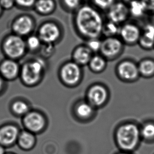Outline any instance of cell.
Here are the masks:
<instances>
[{
  "mask_svg": "<svg viewBox=\"0 0 154 154\" xmlns=\"http://www.w3.org/2000/svg\"><path fill=\"white\" fill-rule=\"evenodd\" d=\"M74 24L77 32L87 40L100 38L102 35L104 20L100 11L93 5L84 4L77 9Z\"/></svg>",
  "mask_w": 154,
  "mask_h": 154,
  "instance_id": "cell-1",
  "label": "cell"
},
{
  "mask_svg": "<svg viewBox=\"0 0 154 154\" xmlns=\"http://www.w3.org/2000/svg\"><path fill=\"white\" fill-rule=\"evenodd\" d=\"M115 138L121 150L131 152L138 148L142 140L140 126L133 122L124 123L117 128Z\"/></svg>",
  "mask_w": 154,
  "mask_h": 154,
  "instance_id": "cell-2",
  "label": "cell"
},
{
  "mask_svg": "<svg viewBox=\"0 0 154 154\" xmlns=\"http://www.w3.org/2000/svg\"><path fill=\"white\" fill-rule=\"evenodd\" d=\"M46 69V64L43 59L36 58L27 61L21 65L19 78L23 85L33 87L41 81Z\"/></svg>",
  "mask_w": 154,
  "mask_h": 154,
  "instance_id": "cell-3",
  "label": "cell"
},
{
  "mask_svg": "<svg viewBox=\"0 0 154 154\" xmlns=\"http://www.w3.org/2000/svg\"><path fill=\"white\" fill-rule=\"evenodd\" d=\"M0 48L5 58L17 60L22 58L27 51L24 38L12 32L2 38Z\"/></svg>",
  "mask_w": 154,
  "mask_h": 154,
  "instance_id": "cell-4",
  "label": "cell"
},
{
  "mask_svg": "<svg viewBox=\"0 0 154 154\" xmlns=\"http://www.w3.org/2000/svg\"><path fill=\"white\" fill-rule=\"evenodd\" d=\"M60 80L65 85L74 87L81 81L82 71L81 66L72 61L63 65L60 71Z\"/></svg>",
  "mask_w": 154,
  "mask_h": 154,
  "instance_id": "cell-5",
  "label": "cell"
},
{
  "mask_svg": "<svg viewBox=\"0 0 154 154\" xmlns=\"http://www.w3.org/2000/svg\"><path fill=\"white\" fill-rule=\"evenodd\" d=\"M33 17L28 14H21L16 17L12 22L11 27L13 33L22 38L31 35L35 27Z\"/></svg>",
  "mask_w": 154,
  "mask_h": 154,
  "instance_id": "cell-6",
  "label": "cell"
},
{
  "mask_svg": "<svg viewBox=\"0 0 154 154\" xmlns=\"http://www.w3.org/2000/svg\"><path fill=\"white\" fill-rule=\"evenodd\" d=\"M124 43L116 36L105 38L102 40L100 53L107 60L118 57L123 52Z\"/></svg>",
  "mask_w": 154,
  "mask_h": 154,
  "instance_id": "cell-7",
  "label": "cell"
},
{
  "mask_svg": "<svg viewBox=\"0 0 154 154\" xmlns=\"http://www.w3.org/2000/svg\"><path fill=\"white\" fill-rule=\"evenodd\" d=\"M38 35L43 44H54L60 39L61 30L54 21H46L40 26Z\"/></svg>",
  "mask_w": 154,
  "mask_h": 154,
  "instance_id": "cell-8",
  "label": "cell"
},
{
  "mask_svg": "<svg viewBox=\"0 0 154 154\" xmlns=\"http://www.w3.org/2000/svg\"><path fill=\"white\" fill-rule=\"evenodd\" d=\"M116 73L120 79L128 83L137 81L140 77L138 64L129 60L119 63L116 68Z\"/></svg>",
  "mask_w": 154,
  "mask_h": 154,
  "instance_id": "cell-9",
  "label": "cell"
},
{
  "mask_svg": "<svg viewBox=\"0 0 154 154\" xmlns=\"http://www.w3.org/2000/svg\"><path fill=\"white\" fill-rule=\"evenodd\" d=\"M22 123L25 130L32 133H38L46 126V119L43 115L38 111L30 110L22 117Z\"/></svg>",
  "mask_w": 154,
  "mask_h": 154,
  "instance_id": "cell-10",
  "label": "cell"
},
{
  "mask_svg": "<svg viewBox=\"0 0 154 154\" xmlns=\"http://www.w3.org/2000/svg\"><path fill=\"white\" fill-rule=\"evenodd\" d=\"M142 29L135 23L126 22L121 25L119 35L124 44L133 45L138 43Z\"/></svg>",
  "mask_w": 154,
  "mask_h": 154,
  "instance_id": "cell-11",
  "label": "cell"
},
{
  "mask_svg": "<svg viewBox=\"0 0 154 154\" xmlns=\"http://www.w3.org/2000/svg\"><path fill=\"white\" fill-rule=\"evenodd\" d=\"M87 101L94 108L104 106L108 100L109 93L108 90L101 84H94L88 90Z\"/></svg>",
  "mask_w": 154,
  "mask_h": 154,
  "instance_id": "cell-12",
  "label": "cell"
},
{
  "mask_svg": "<svg viewBox=\"0 0 154 154\" xmlns=\"http://www.w3.org/2000/svg\"><path fill=\"white\" fill-rule=\"evenodd\" d=\"M20 71L21 65L18 60L4 57L0 61V76L8 82L19 78Z\"/></svg>",
  "mask_w": 154,
  "mask_h": 154,
  "instance_id": "cell-13",
  "label": "cell"
},
{
  "mask_svg": "<svg viewBox=\"0 0 154 154\" xmlns=\"http://www.w3.org/2000/svg\"><path fill=\"white\" fill-rule=\"evenodd\" d=\"M107 18L118 25L126 23L130 16L128 5L122 1H117L107 11Z\"/></svg>",
  "mask_w": 154,
  "mask_h": 154,
  "instance_id": "cell-14",
  "label": "cell"
},
{
  "mask_svg": "<svg viewBox=\"0 0 154 154\" xmlns=\"http://www.w3.org/2000/svg\"><path fill=\"white\" fill-rule=\"evenodd\" d=\"M20 131L13 123H5L0 126V144L5 147L12 146L17 141Z\"/></svg>",
  "mask_w": 154,
  "mask_h": 154,
  "instance_id": "cell-15",
  "label": "cell"
},
{
  "mask_svg": "<svg viewBox=\"0 0 154 154\" xmlns=\"http://www.w3.org/2000/svg\"><path fill=\"white\" fill-rule=\"evenodd\" d=\"M140 46L146 50L154 48V24L149 23L144 26L138 43Z\"/></svg>",
  "mask_w": 154,
  "mask_h": 154,
  "instance_id": "cell-16",
  "label": "cell"
},
{
  "mask_svg": "<svg viewBox=\"0 0 154 154\" xmlns=\"http://www.w3.org/2000/svg\"><path fill=\"white\" fill-rule=\"evenodd\" d=\"M93 56V53L86 45L77 46L72 54L73 61L79 65L83 66L88 65Z\"/></svg>",
  "mask_w": 154,
  "mask_h": 154,
  "instance_id": "cell-17",
  "label": "cell"
},
{
  "mask_svg": "<svg viewBox=\"0 0 154 154\" xmlns=\"http://www.w3.org/2000/svg\"><path fill=\"white\" fill-rule=\"evenodd\" d=\"M56 6L55 0H36L33 9L38 14L48 16L55 12Z\"/></svg>",
  "mask_w": 154,
  "mask_h": 154,
  "instance_id": "cell-18",
  "label": "cell"
},
{
  "mask_svg": "<svg viewBox=\"0 0 154 154\" xmlns=\"http://www.w3.org/2000/svg\"><path fill=\"white\" fill-rule=\"evenodd\" d=\"M95 109L88 101H80L75 106L74 111L77 118L86 120L91 119L95 112Z\"/></svg>",
  "mask_w": 154,
  "mask_h": 154,
  "instance_id": "cell-19",
  "label": "cell"
},
{
  "mask_svg": "<svg viewBox=\"0 0 154 154\" xmlns=\"http://www.w3.org/2000/svg\"><path fill=\"white\" fill-rule=\"evenodd\" d=\"M9 109L12 114L21 117L25 116L31 110L27 103L21 99L12 100L9 105Z\"/></svg>",
  "mask_w": 154,
  "mask_h": 154,
  "instance_id": "cell-20",
  "label": "cell"
},
{
  "mask_svg": "<svg viewBox=\"0 0 154 154\" xmlns=\"http://www.w3.org/2000/svg\"><path fill=\"white\" fill-rule=\"evenodd\" d=\"M17 144L24 150H29L35 144L36 138L33 133L27 130L20 131L17 139Z\"/></svg>",
  "mask_w": 154,
  "mask_h": 154,
  "instance_id": "cell-21",
  "label": "cell"
},
{
  "mask_svg": "<svg viewBox=\"0 0 154 154\" xmlns=\"http://www.w3.org/2000/svg\"><path fill=\"white\" fill-rule=\"evenodd\" d=\"M140 76L144 78L154 76V60L152 58H144L138 63Z\"/></svg>",
  "mask_w": 154,
  "mask_h": 154,
  "instance_id": "cell-22",
  "label": "cell"
},
{
  "mask_svg": "<svg viewBox=\"0 0 154 154\" xmlns=\"http://www.w3.org/2000/svg\"><path fill=\"white\" fill-rule=\"evenodd\" d=\"M130 16L140 19L145 16L148 11L146 5L142 0H135L128 5Z\"/></svg>",
  "mask_w": 154,
  "mask_h": 154,
  "instance_id": "cell-23",
  "label": "cell"
},
{
  "mask_svg": "<svg viewBox=\"0 0 154 154\" xmlns=\"http://www.w3.org/2000/svg\"><path fill=\"white\" fill-rule=\"evenodd\" d=\"M142 140L147 143L154 142V121H147L140 126Z\"/></svg>",
  "mask_w": 154,
  "mask_h": 154,
  "instance_id": "cell-24",
  "label": "cell"
},
{
  "mask_svg": "<svg viewBox=\"0 0 154 154\" xmlns=\"http://www.w3.org/2000/svg\"><path fill=\"white\" fill-rule=\"evenodd\" d=\"M107 60L100 54L93 55L90 60L88 66L91 70L94 73L102 72L106 69Z\"/></svg>",
  "mask_w": 154,
  "mask_h": 154,
  "instance_id": "cell-25",
  "label": "cell"
},
{
  "mask_svg": "<svg viewBox=\"0 0 154 154\" xmlns=\"http://www.w3.org/2000/svg\"><path fill=\"white\" fill-rule=\"evenodd\" d=\"M121 25H118L112 21H107L104 22L102 34L106 38L114 37L119 34Z\"/></svg>",
  "mask_w": 154,
  "mask_h": 154,
  "instance_id": "cell-26",
  "label": "cell"
},
{
  "mask_svg": "<svg viewBox=\"0 0 154 154\" xmlns=\"http://www.w3.org/2000/svg\"><path fill=\"white\" fill-rule=\"evenodd\" d=\"M25 40L27 50L31 52L37 51L39 49H41L43 45V43L38 34L34 35L32 34L28 36Z\"/></svg>",
  "mask_w": 154,
  "mask_h": 154,
  "instance_id": "cell-27",
  "label": "cell"
},
{
  "mask_svg": "<svg viewBox=\"0 0 154 154\" xmlns=\"http://www.w3.org/2000/svg\"><path fill=\"white\" fill-rule=\"evenodd\" d=\"M63 9L68 12H74L82 5L83 0H60Z\"/></svg>",
  "mask_w": 154,
  "mask_h": 154,
  "instance_id": "cell-28",
  "label": "cell"
},
{
  "mask_svg": "<svg viewBox=\"0 0 154 154\" xmlns=\"http://www.w3.org/2000/svg\"><path fill=\"white\" fill-rule=\"evenodd\" d=\"M93 6L98 10L107 11L114 4L117 0H92Z\"/></svg>",
  "mask_w": 154,
  "mask_h": 154,
  "instance_id": "cell-29",
  "label": "cell"
},
{
  "mask_svg": "<svg viewBox=\"0 0 154 154\" xmlns=\"http://www.w3.org/2000/svg\"><path fill=\"white\" fill-rule=\"evenodd\" d=\"M102 43V40H100V38H94L88 40L86 45L94 53L100 52Z\"/></svg>",
  "mask_w": 154,
  "mask_h": 154,
  "instance_id": "cell-30",
  "label": "cell"
},
{
  "mask_svg": "<svg viewBox=\"0 0 154 154\" xmlns=\"http://www.w3.org/2000/svg\"><path fill=\"white\" fill-rule=\"evenodd\" d=\"M36 0H15V5L19 8L24 10L33 8Z\"/></svg>",
  "mask_w": 154,
  "mask_h": 154,
  "instance_id": "cell-31",
  "label": "cell"
},
{
  "mask_svg": "<svg viewBox=\"0 0 154 154\" xmlns=\"http://www.w3.org/2000/svg\"><path fill=\"white\" fill-rule=\"evenodd\" d=\"M43 56L45 57L51 56L55 51L54 44H43L41 48Z\"/></svg>",
  "mask_w": 154,
  "mask_h": 154,
  "instance_id": "cell-32",
  "label": "cell"
},
{
  "mask_svg": "<svg viewBox=\"0 0 154 154\" xmlns=\"http://www.w3.org/2000/svg\"><path fill=\"white\" fill-rule=\"evenodd\" d=\"M0 5L3 10H10L15 5V0H0Z\"/></svg>",
  "mask_w": 154,
  "mask_h": 154,
  "instance_id": "cell-33",
  "label": "cell"
},
{
  "mask_svg": "<svg viewBox=\"0 0 154 154\" xmlns=\"http://www.w3.org/2000/svg\"><path fill=\"white\" fill-rule=\"evenodd\" d=\"M8 88V82L5 81L0 76V96H2L6 92Z\"/></svg>",
  "mask_w": 154,
  "mask_h": 154,
  "instance_id": "cell-34",
  "label": "cell"
},
{
  "mask_svg": "<svg viewBox=\"0 0 154 154\" xmlns=\"http://www.w3.org/2000/svg\"><path fill=\"white\" fill-rule=\"evenodd\" d=\"M146 5L148 12H154V0H142Z\"/></svg>",
  "mask_w": 154,
  "mask_h": 154,
  "instance_id": "cell-35",
  "label": "cell"
},
{
  "mask_svg": "<svg viewBox=\"0 0 154 154\" xmlns=\"http://www.w3.org/2000/svg\"><path fill=\"white\" fill-rule=\"evenodd\" d=\"M0 154H5V147L0 144Z\"/></svg>",
  "mask_w": 154,
  "mask_h": 154,
  "instance_id": "cell-36",
  "label": "cell"
},
{
  "mask_svg": "<svg viewBox=\"0 0 154 154\" xmlns=\"http://www.w3.org/2000/svg\"><path fill=\"white\" fill-rule=\"evenodd\" d=\"M135 0H121L122 2H123V3H124L125 4H127V5H129L130 3H131V2H133Z\"/></svg>",
  "mask_w": 154,
  "mask_h": 154,
  "instance_id": "cell-37",
  "label": "cell"
},
{
  "mask_svg": "<svg viewBox=\"0 0 154 154\" xmlns=\"http://www.w3.org/2000/svg\"><path fill=\"white\" fill-rule=\"evenodd\" d=\"M3 9L2 8V6L0 5V17H2V14H3Z\"/></svg>",
  "mask_w": 154,
  "mask_h": 154,
  "instance_id": "cell-38",
  "label": "cell"
},
{
  "mask_svg": "<svg viewBox=\"0 0 154 154\" xmlns=\"http://www.w3.org/2000/svg\"><path fill=\"white\" fill-rule=\"evenodd\" d=\"M132 154L131 152H119V154Z\"/></svg>",
  "mask_w": 154,
  "mask_h": 154,
  "instance_id": "cell-39",
  "label": "cell"
},
{
  "mask_svg": "<svg viewBox=\"0 0 154 154\" xmlns=\"http://www.w3.org/2000/svg\"><path fill=\"white\" fill-rule=\"evenodd\" d=\"M152 23L154 24V12H152Z\"/></svg>",
  "mask_w": 154,
  "mask_h": 154,
  "instance_id": "cell-40",
  "label": "cell"
},
{
  "mask_svg": "<svg viewBox=\"0 0 154 154\" xmlns=\"http://www.w3.org/2000/svg\"></svg>",
  "mask_w": 154,
  "mask_h": 154,
  "instance_id": "cell-41",
  "label": "cell"
}]
</instances>
